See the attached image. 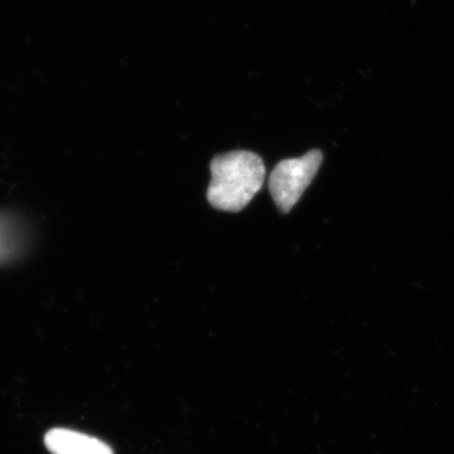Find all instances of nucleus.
I'll list each match as a JSON object with an SVG mask.
<instances>
[{"mask_svg": "<svg viewBox=\"0 0 454 454\" xmlns=\"http://www.w3.org/2000/svg\"><path fill=\"white\" fill-rule=\"evenodd\" d=\"M322 160L324 155L321 152L310 151L303 157L292 158L277 164L269 179V191L280 211L286 214L297 205L316 177Z\"/></svg>", "mask_w": 454, "mask_h": 454, "instance_id": "2", "label": "nucleus"}, {"mask_svg": "<svg viewBox=\"0 0 454 454\" xmlns=\"http://www.w3.org/2000/svg\"><path fill=\"white\" fill-rule=\"evenodd\" d=\"M44 446L52 454H114L106 442L73 429H51L44 435Z\"/></svg>", "mask_w": 454, "mask_h": 454, "instance_id": "3", "label": "nucleus"}, {"mask_svg": "<svg viewBox=\"0 0 454 454\" xmlns=\"http://www.w3.org/2000/svg\"><path fill=\"white\" fill-rule=\"evenodd\" d=\"M211 175L208 202L217 210L239 212L247 207L264 184L265 166L258 154L235 151L215 157Z\"/></svg>", "mask_w": 454, "mask_h": 454, "instance_id": "1", "label": "nucleus"}]
</instances>
